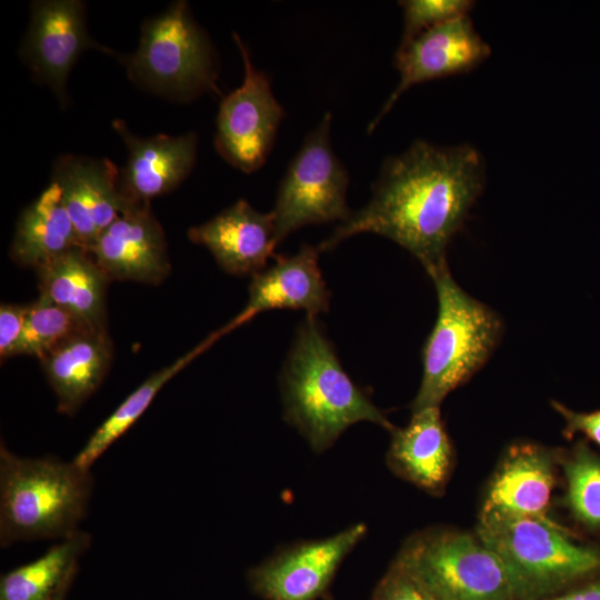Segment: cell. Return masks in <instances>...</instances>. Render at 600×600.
Segmentation results:
<instances>
[{"label":"cell","instance_id":"obj_1","mask_svg":"<svg viewBox=\"0 0 600 600\" xmlns=\"http://www.w3.org/2000/svg\"><path fill=\"white\" fill-rule=\"evenodd\" d=\"M484 182V162L473 147L416 140L383 161L369 202L317 247L322 252L358 233H376L410 252L430 274L448 266L447 247Z\"/></svg>","mask_w":600,"mask_h":600},{"label":"cell","instance_id":"obj_2","mask_svg":"<svg viewBox=\"0 0 600 600\" xmlns=\"http://www.w3.org/2000/svg\"><path fill=\"white\" fill-rule=\"evenodd\" d=\"M280 388L283 419L314 452L329 449L344 430L360 421L390 432L396 428L344 371L314 317L307 316L298 327Z\"/></svg>","mask_w":600,"mask_h":600},{"label":"cell","instance_id":"obj_3","mask_svg":"<svg viewBox=\"0 0 600 600\" xmlns=\"http://www.w3.org/2000/svg\"><path fill=\"white\" fill-rule=\"evenodd\" d=\"M93 489L90 469L52 456L22 458L0 444V544L79 531Z\"/></svg>","mask_w":600,"mask_h":600},{"label":"cell","instance_id":"obj_4","mask_svg":"<svg viewBox=\"0 0 600 600\" xmlns=\"http://www.w3.org/2000/svg\"><path fill=\"white\" fill-rule=\"evenodd\" d=\"M438 296V316L422 349V379L412 411L439 407L490 358L501 333L494 310L468 294L444 266L429 274Z\"/></svg>","mask_w":600,"mask_h":600},{"label":"cell","instance_id":"obj_5","mask_svg":"<svg viewBox=\"0 0 600 600\" xmlns=\"http://www.w3.org/2000/svg\"><path fill=\"white\" fill-rule=\"evenodd\" d=\"M121 61L137 86L169 99L220 93L217 52L183 0L147 19L138 48Z\"/></svg>","mask_w":600,"mask_h":600},{"label":"cell","instance_id":"obj_6","mask_svg":"<svg viewBox=\"0 0 600 600\" xmlns=\"http://www.w3.org/2000/svg\"><path fill=\"white\" fill-rule=\"evenodd\" d=\"M396 563L436 600H516L524 596L506 562L468 534L417 536L404 546Z\"/></svg>","mask_w":600,"mask_h":600},{"label":"cell","instance_id":"obj_7","mask_svg":"<svg viewBox=\"0 0 600 600\" xmlns=\"http://www.w3.org/2000/svg\"><path fill=\"white\" fill-rule=\"evenodd\" d=\"M480 541L510 568L524 594L600 567V554L578 546L550 519L481 516Z\"/></svg>","mask_w":600,"mask_h":600},{"label":"cell","instance_id":"obj_8","mask_svg":"<svg viewBox=\"0 0 600 600\" xmlns=\"http://www.w3.org/2000/svg\"><path fill=\"white\" fill-rule=\"evenodd\" d=\"M331 113H324L289 163L277 192L272 216L277 241L309 224L344 222L349 173L330 140Z\"/></svg>","mask_w":600,"mask_h":600},{"label":"cell","instance_id":"obj_9","mask_svg":"<svg viewBox=\"0 0 600 600\" xmlns=\"http://www.w3.org/2000/svg\"><path fill=\"white\" fill-rule=\"evenodd\" d=\"M233 40L244 76L242 83L220 102L214 147L229 164L252 173L264 164L284 110L273 94L269 77L253 64L247 46L236 32Z\"/></svg>","mask_w":600,"mask_h":600},{"label":"cell","instance_id":"obj_10","mask_svg":"<svg viewBox=\"0 0 600 600\" xmlns=\"http://www.w3.org/2000/svg\"><path fill=\"white\" fill-rule=\"evenodd\" d=\"M366 533L367 526L360 522L328 538L287 546L252 567L247 573L248 584L263 600L322 598Z\"/></svg>","mask_w":600,"mask_h":600},{"label":"cell","instance_id":"obj_11","mask_svg":"<svg viewBox=\"0 0 600 600\" xmlns=\"http://www.w3.org/2000/svg\"><path fill=\"white\" fill-rule=\"evenodd\" d=\"M88 49L116 54L90 36L83 1L32 2L29 26L20 48L21 58L34 80L49 87L61 103L67 102L70 71Z\"/></svg>","mask_w":600,"mask_h":600},{"label":"cell","instance_id":"obj_12","mask_svg":"<svg viewBox=\"0 0 600 600\" xmlns=\"http://www.w3.org/2000/svg\"><path fill=\"white\" fill-rule=\"evenodd\" d=\"M491 53L490 46L477 32L469 16L433 27L408 42L400 43L394 67L400 79L377 117L369 123L372 132L397 100L412 86L468 73Z\"/></svg>","mask_w":600,"mask_h":600},{"label":"cell","instance_id":"obj_13","mask_svg":"<svg viewBox=\"0 0 600 600\" xmlns=\"http://www.w3.org/2000/svg\"><path fill=\"white\" fill-rule=\"evenodd\" d=\"M88 251L110 281L158 284L171 270L166 234L150 202H129Z\"/></svg>","mask_w":600,"mask_h":600},{"label":"cell","instance_id":"obj_14","mask_svg":"<svg viewBox=\"0 0 600 600\" xmlns=\"http://www.w3.org/2000/svg\"><path fill=\"white\" fill-rule=\"evenodd\" d=\"M119 180L120 170L107 158L62 154L53 163L51 181L61 191L82 248L88 250L130 202Z\"/></svg>","mask_w":600,"mask_h":600},{"label":"cell","instance_id":"obj_15","mask_svg":"<svg viewBox=\"0 0 600 600\" xmlns=\"http://www.w3.org/2000/svg\"><path fill=\"white\" fill-rule=\"evenodd\" d=\"M319 253L318 247L303 244L292 256H274L270 267L252 274L246 307L213 332L217 339L268 310H304L314 318L328 311L330 291L319 268Z\"/></svg>","mask_w":600,"mask_h":600},{"label":"cell","instance_id":"obj_16","mask_svg":"<svg viewBox=\"0 0 600 600\" xmlns=\"http://www.w3.org/2000/svg\"><path fill=\"white\" fill-rule=\"evenodd\" d=\"M127 149L120 171V191L130 202H150L179 187L197 160L198 138L192 131L179 136L134 134L122 119L112 121Z\"/></svg>","mask_w":600,"mask_h":600},{"label":"cell","instance_id":"obj_17","mask_svg":"<svg viewBox=\"0 0 600 600\" xmlns=\"http://www.w3.org/2000/svg\"><path fill=\"white\" fill-rule=\"evenodd\" d=\"M188 238L206 247L226 272L237 276L263 270L278 244L272 212H260L244 199L191 227Z\"/></svg>","mask_w":600,"mask_h":600},{"label":"cell","instance_id":"obj_18","mask_svg":"<svg viewBox=\"0 0 600 600\" xmlns=\"http://www.w3.org/2000/svg\"><path fill=\"white\" fill-rule=\"evenodd\" d=\"M106 328H88L60 343L41 360L57 398L58 412L73 416L97 391L112 361Z\"/></svg>","mask_w":600,"mask_h":600},{"label":"cell","instance_id":"obj_19","mask_svg":"<svg viewBox=\"0 0 600 600\" xmlns=\"http://www.w3.org/2000/svg\"><path fill=\"white\" fill-rule=\"evenodd\" d=\"M34 270L40 297L71 311L90 327L106 328L110 279L87 249H70Z\"/></svg>","mask_w":600,"mask_h":600},{"label":"cell","instance_id":"obj_20","mask_svg":"<svg viewBox=\"0 0 600 600\" xmlns=\"http://www.w3.org/2000/svg\"><path fill=\"white\" fill-rule=\"evenodd\" d=\"M388 451L389 466L418 487L437 491L451 466V444L439 407L416 410L404 428H394Z\"/></svg>","mask_w":600,"mask_h":600},{"label":"cell","instance_id":"obj_21","mask_svg":"<svg viewBox=\"0 0 600 600\" xmlns=\"http://www.w3.org/2000/svg\"><path fill=\"white\" fill-rule=\"evenodd\" d=\"M553 479L547 453L530 444L513 447L490 486L482 513L549 520Z\"/></svg>","mask_w":600,"mask_h":600},{"label":"cell","instance_id":"obj_22","mask_svg":"<svg viewBox=\"0 0 600 600\" xmlns=\"http://www.w3.org/2000/svg\"><path fill=\"white\" fill-rule=\"evenodd\" d=\"M77 247L81 246L61 191L51 181L19 216L10 257L23 267L37 269L48 260Z\"/></svg>","mask_w":600,"mask_h":600},{"label":"cell","instance_id":"obj_23","mask_svg":"<svg viewBox=\"0 0 600 600\" xmlns=\"http://www.w3.org/2000/svg\"><path fill=\"white\" fill-rule=\"evenodd\" d=\"M90 542V534L79 530L37 559L4 572L0 579V600H54L70 588L79 558Z\"/></svg>","mask_w":600,"mask_h":600},{"label":"cell","instance_id":"obj_24","mask_svg":"<svg viewBox=\"0 0 600 600\" xmlns=\"http://www.w3.org/2000/svg\"><path fill=\"white\" fill-rule=\"evenodd\" d=\"M214 342L207 337L171 364L152 373L94 430L73 461L81 468L91 466L143 414L161 388Z\"/></svg>","mask_w":600,"mask_h":600},{"label":"cell","instance_id":"obj_25","mask_svg":"<svg viewBox=\"0 0 600 600\" xmlns=\"http://www.w3.org/2000/svg\"><path fill=\"white\" fill-rule=\"evenodd\" d=\"M93 328L71 311L40 297L28 306L24 328L16 356L41 360L63 341L78 332Z\"/></svg>","mask_w":600,"mask_h":600},{"label":"cell","instance_id":"obj_26","mask_svg":"<svg viewBox=\"0 0 600 600\" xmlns=\"http://www.w3.org/2000/svg\"><path fill=\"white\" fill-rule=\"evenodd\" d=\"M564 471L570 508L586 523L600 526V461L579 451Z\"/></svg>","mask_w":600,"mask_h":600},{"label":"cell","instance_id":"obj_27","mask_svg":"<svg viewBox=\"0 0 600 600\" xmlns=\"http://www.w3.org/2000/svg\"><path fill=\"white\" fill-rule=\"evenodd\" d=\"M399 6L403 11V32L400 43H404L433 27L469 16L474 1L402 0L399 1Z\"/></svg>","mask_w":600,"mask_h":600},{"label":"cell","instance_id":"obj_28","mask_svg":"<svg viewBox=\"0 0 600 600\" xmlns=\"http://www.w3.org/2000/svg\"><path fill=\"white\" fill-rule=\"evenodd\" d=\"M373 600H436L396 562L380 581Z\"/></svg>","mask_w":600,"mask_h":600},{"label":"cell","instance_id":"obj_29","mask_svg":"<svg viewBox=\"0 0 600 600\" xmlns=\"http://www.w3.org/2000/svg\"><path fill=\"white\" fill-rule=\"evenodd\" d=\"M28 306L1 304L0 307V357L1 360L16 356L21 339Z\"/></svg>","mask_w":600,"mask_h":600},{"label":"cell","instance_id":"obj_30","mask_svg":"<svg viewBox=\"0 0 600 600\" xmlns=\"http://www.w3.org/2000/svg\"><path fill=\"white\" fill-rule=\"evenodd\" d=\"M552 406L566 420L564 434L567 437H571L576 432H582L600 446V410L579 413L556 401H552Z\"/></svg>","mask_w":600,"mask_h":600},{"label":"cell","instance_id":"obj_31","mask_svg":"<svg viewBox=\"0 0 600 600\" xmlns=\"http://www.w3.org/2000/svg\"><path fill=\"white\" fill-rule=\"evenodd\" d=\"M547 600H600V581Z\"/></svg>","mask_w":600,"mask_h":600},{"label":"cell","instance_id":"obj_32","mask_svg":"<svg viewBox=\"0 0 600 600\" xmlns=\"http://www.w3.org/2000/svg\"><path fill=\"white\" fill-rule=\"evenodd\" d=\"M68 591H69V588L62 590L54 600H66Z\"/></svg>","mask_w":600,"mask_h":600}]
</instances>
